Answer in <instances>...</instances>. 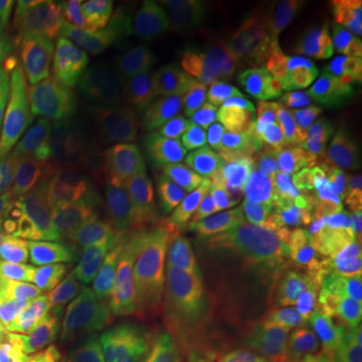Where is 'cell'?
<instances>
[{
	"instance_id": "cell-30",
	"label": "cell",
	"mask_w": 362,
	"mask_h": 362,
	"mask_svg": "<svg viewBox=\"0 0 362 362\" xmlns=\"http://www.w3.org/2000/svg\"><path fill=\"white\" fill-rule=\"evenodd\" d=\"M254 362H302L298 358L296 350L292 349V342H284L278 344L268 352H264L262 356H258Z\"/></svg>"
},
{
	"instance_id": "cell-3",
	"label": "cell",
	"mask_w": 362,
	"mask_h": 362,
	"mask_svg": "<svg viewBox=\"0 0 362 362\" xmlns=\"http://www.w3.org/2000/svg\"><path fill=\"white\" fill-rule=\"evenodd\" d=\"M57 204L66 232L107 244L143 235L153 220V202L143 177L103 153L57 177Z\"/></svg>"
},
{
	"instance_id": "cell-21",
	"label": "cell",
	"mask_w": 362,
	"mask_h": 362,
	"mask_svg": "<svg viewBox=\"0 0 362 362\" xmlns=\"http://www.w3.org/2000/svg\"><path fill=\"white\" fill-rule=\"evenodd\" d=\"M337 39L338 52L352 63H362V0L320 2Z\"/></svg>"
},
{
	"instance_id": "cell-14",
	"label": "cell",
	"mask_w": 362,
	"mask_h": 362,
	"mask_svg": "<svg viewBox=\"0 0 362 362\" xmlns=\"http://www.w3.org/2000/svg\"><path fill=\"white\" fill-rule=\"evenodd\" d=\"M314 123L310 109L290 90H276L242 109L232 121L233 147L252 161L272 149L300 141Z\"/></svg>"
},
{
	"instance_id": "cell-9",
	"label": "cell",
	"mask_w": 362,
	"mask_h": 362,
	"mask_svg": "<svg viewBox=\"0 0 362 362\" xmlns=\"http://www.w3.org/2000/svg\"><path fill=\"white\" fill-rule=\"evenodd\" d=\"M45 123V141L63 171L99 156L101 129L109 107L105 81L85 73L49 77L37 90Z\"/></svg>"
},
{
	"instance_id": "cell-25",
	"label": "cell",
	"mask_w": 362,
	"mask_h": 362,
	"mask_svg": "<svg viewBox=\"0 0 362 362\" xmlns=\"http://www.w3.org/2000/svg\"><path fill=\"white\" fill-rule=\"evenodd\" d=\"M316 266L330 276L356 280L362 274V230H354L332 244L320 254Z\"/></svg>"
},
{
	"instance_id": "cell-33",
	"label": "cell",
	"mask_w": 362,
	"mask_h": 362,
	"mask_svg": "<svg viewBox=\"0 0 362 362\" xmlns=\"http://www.w3.org/2000/svg\"><path fill=\"white\" fill-rule=\"evenodd\" d=\"M95 362H97V361H95Z\"/></svg>"
},
{
	"instance_id": "cell-17",
	"label": "cell",
	"mask_w": 362,
	"mask_h": 362,
	"mask_svg": "<svg viewBox=\"0 0 362 362\" xmlns=\"http://www.w3.org/2000/svg\"><path fill=\"white\" fill-rule=\"evenodd\" d=\"M30 318L28 362H95L119 337L105 320L73 322L61 316Z\"/></svg>"
},
{
	"instance_id": "cell-27",
	"label": "cell",
	"mask_w": 362,
	"mask_h": 362,
	"mask_svg": "<svg viewBox=\"0 0 362 362\" xmlns=\"http://www.w3.org/2000/svg\"><path fill=\"white\" fill-rule=\"evenodd\" d=\"M28 6L25 0H0V42L8 57L18 49Z\"/></svg>"
},
{
	"instance_id": "cell-32",
	"label": "cell",
	"mask_w": 362,
	"mask_h": 362,
	"mask_svg": "<svg viewBox=\"0 0 362 362\" xmlns=\"http://www.w3.org/2000/svg\"><path fill=\"white\" fill-rule=\"evenodd\" d=\"M6 61H8V54H6L4 47H2V42H0V69H4V66H6Z\"/></svg>"
},
{
	"instance_id": "cell-24",
	"label": "cell",
	"mask_w": 362,
	"mask_h": 362,
	"mask_svg": "<svg viewBox=\"0 0 362 362\" xmlns=\"http://www.w3.org/2000/svg\"><path fill=\"white\" fill-rule=\"evenodd\" d=\"M33 318L16 306L0 314V362H28Z\"/></svg>"
},
{
	"instance_id": "cell-22",
	"label": "cell",
	"mask_w": 362,
	"mask_h": 362,
	"mask_svg": "<svg viewBox=\"0 0 362 362\" xmlns=\"http://www.w3.org/2000/svg\"><path fill=\"white\" fill-rule=\"evenodd\" d=\"M21 185V151L6 133H0V264L4 254L6 232L11 226Z\"/></svg>"
},
{
	"instance_id": "cell-13",
	"label": "cell",
	"mask_w": 362,
	"mask_h": 362,
	"mask_svg": "<svg viewBox=\"0 0 362 362\" xmlns=\"http://www.w3.org/2000/svg\"><path fill=\"white\" fill-rule=\"evenodd\" d=\"M244 185L254 207L272 228L286 226L312 194L306 147H300L298 141L288 143L247 161Z\"/></svg>"
},
{
	"instance_id": "cell-1",
	"label": "cell",
	"mask_w": 362,
	"mask_h": 362,
	"mask_svg": "<svg viewBox=\"0 0 362 362\" xmlns=\"http://www.w3.org/2000/svg\"><path fill=\"white\" fill-rule=\"evenodd\" d=\"M57 204V177L42 133L21 149V185L0 264V314L23 304L42 272L66 244Z\"/></svg>"
},
{
	"instance_id": "cell-26",
	"label": "cell",
	"mask_w": 362,
	"mask_h": 362,
	"mask_svg": "<svg viewBox=\"0 0 362 362\" xmlns=\"http://www.w3.org/2000/svg\"><path fill=\"white\" fill-rule=\"evenodd\" d=\"M78 4V0H39L35 2L33 16L28 23V33L25 40V59L37 49L40 39L49 33L61 16H65L69 11H73Z\"/></svg>"
},
{
	"instance_id": "cell-12",
	"label": "cell",
	"mask_w": 362,
	"mask_h": 362,
	"mask_svg": "<svg viewBox=\"0 0 362 362\" xmlns=\"http://www.w3.org/2000/svg\"><path fill=\"white\" fill-rule=\"evenodd\" d=\"M337 39L322 11L310 2H288L264 39V66L274 75L300 81L334 63Z\"/></svg>"
},
{
	"instance_id": "cell-5",
	"label": "cell",
	"mask_w": 362,
	"mask_h": 362,
	"mask_svg": "<svg viewBox=\"0 0 362 362\" xmlns=\"http://www.w3.org/2000/svg\"><path fill=\"white\" fill-rule=\"evenodd\" d=\"M101 294L103 320L117 334L156 337L177 298L163 247L145 233L107 244Z\"/></svg>"
},
{
	"instance_id": "cell-11",
	"label": "cell",
	"mask_w": 362,
	"mask_h": 362,
	"mask_svg": "<svg viewBox=\"0 0 362 362\" xmlns=\"http://www.w3.org/2000/svg\"><path fill=\"white\" fill-rule=\"evenodd\" d=\"M105 244L81 235L57 258L18 306L26 316H61L73 322L103 320L101 266Z\"/></svg>"
},
{
	"instance_id": "cell-23",
	"label": "cell",
	"mask_w": 362,
	"mask_h": 362,
	"mask_svg": "<svg viewBox=\"0 0 362 362\" xmlns=\"http://www.w3.org/2000/svg\"><path fill=\"white\" fill-rule=\"evenodd\" d=\"M97 362H180L153 334H119Z\"/></svg>"
},
{
	"instance_id": "cell-18",
	"label": "cell",
	"mask_w": 362,
	"mask_h": 362,
	"mask_svg": "<svg viewBox=\"0 0 362 362\" xmlns=\"http://www.w3.org/2000/svg\"><path fill=\"white\" fill-rule=\"evenodd\" d=\"M312 192H362V137L352 125L338 127L306 145Z\"/></svg>"
},
{
	"instance_id": "cell-31",
	"label": "cell",
	"mask_w": 362,
	"mask_h": 362,
	"mask_svg": "<svg viewBox=\"0 0 362 362\" xmlns=\"http://www.w3.org/2000/svg\"><path fill=\"white\" fill-rule=\"evenodd\" d=\"M318 362H342L338 356H334L332 352H328V350H324L322 354L318 356Z\"/></svg>"
},
{
	"instance_id": "cell-16",
	"label": "cell",
	"mask_w": 362,
	"mask_h": 362,
	"mask_svg": "<svg viewBox=\"0 0 362 362\" xmlns=\"http://www.w3.org/2000/svg\"><path fill=\"white\" fill-rule=\"evenodd\" d=\"M362 221V192L322 194L290 220L286 250L294 262L320 256Z\"/></svg>"
},
{
	"instance_id": "cell-19",
	"label": "cell",
	"mask_w": 362,
	"mask_h": 362,
	"mask_svg": "<svg viewBox=\"0 0 362 362\" xmlns=\"http://www.w3.org/2000/svg\"><path fill=\"white\" fill-rule=\"evenodd\" d=\"M173 59L192 63L216 51L226 30L223 0H180L163 8Z\"/></svg>"
},
{
	"instance_id": "cell-4",
	"label": "cell",
	"mask_w": 362,
	"mask_h": 362,
	"mask_svg": "<svg viewBox=\"0 0 362 362\" xmlns=\"http://www.w3.org/2000/svg\"><path fill=\"white\" fill-rule=\"evenodd\" d=\"M189 258L197 286L266 284L274 278L280 242L262 216L238 211H192L185 220Z\"/></svg>"
},
{
	"instance_id": "cell-28",
	"label": "cell",
	"mask_w": 362,
	"mask_h": 362,
	"mask_svg": "<svg viewBox=\"0 0 362 362\" xmlns=\"http://www.w3.org/2000/svg\"><path fill=\"white\" fill-rule=\"evenodd\" d=\"M26 90L28 89L21 78L0 69V133L25 103Z\"/></svg>"
},
{
	"instance_id": "cell-29",
	"label": "cell",
	"mask_w": 362,
	"mask_h": 362,
	"mask_svg": "<svg viewBox=\"0 0 362 362\" xmlns=\"http://www.w3.org/2000/svg\"><path fill=\"white\" fill-rule=\"evenodd\" d=\"M326 346L342 362H362V326L330 330Z\"/></svg>"
},
{
	"instance_id": "cell-6",
	"label": "cell",
	"mask_w": 362,
	"mask_h": 362,
	"mask_svg": "<svg viewBox=\"0 0 362 362\" xmlns=\"http://www.w3.org/2000/svg\"><path fill=\"white\" fill-rule=\"evenodd\" d=\"M127 45L123 6L78 0L25 59L30 63L26 89L39 90L47 78L63 73H85L103 81L119 71Z\"/></svg>"
},
{
	"instance_id": "cell-20",
	"label": "cell",
	"mask_w": 362,
	"mask_h": 362,
	"mask_svg": "<svg viewBox=\"0 0 362 362\" xmlns=\"http://www.w3.org/2000/svg\"><path fill=\"white\" fill-rule=\"evenodd\" d=\"M163 6L165 2L161 0H139L127 4L123 8L125 13V30L131 42L137 45L143 51L173 59L171 51V40H169L168 28L163 23Z\"/></svg>"
},
{
	"instance_id": "cell-2",
	"label": "cell",
	"mask_w": 362,
	"mask_h": 362,
	"mask_svg": "<svg viewBox=\"0 0 362 362\" xmlns=\"http://www.w3.org/2000/svg\"><path fill=\"white\" fill-rule=\"evenodd\" d=\"M264 69V39L256 23L238 16L206 59L181 63L143 51L129 40L119 71L151 87L161 99L181 109H199L221 90L254 71Z\"/></svg>"
},
{
	"instance_id": "cell-15",
	"label": "cell",
	"mask_w": 362,
	"mask_h": 362,
	"mask_svg": "<svg viewBox=\"0 0 362 362\" xmlns=\"http://www.w3.org/2000/svg\"><path fill=\"white\" fill-rule=\"evenodd\" d=\"M290 296L302 322L312 330H337L362 322V286L318 266H300L290 276Z\"/></svg>"
},
{
	"instance_id": "cell-8",
	"label": "cell",
	"mask_w": 362,
	"mask_h": 362,
	"mask_svg": "<svg viewBox=\"0 0 362 362\" xmlns=\"http://www.w3.org/2000/svg\"><path fill=\"white\" fill-rule=\"evenodd\" d=\"M173 105L143 85L139 78L119 75L113 83L105 117L107 157L133 175L145 177L157 168L175 137Z\"/></svg>"
},
{
	"instance_id": "cell-7",
	"label": "cell",
	"mask_w": 362,
	"mask_h": 362,
	"mask_svg": "<svg viewBox=\"0 0 362 362\" xmlns=\"http://www.w3.org/2000/svg\"><path fill=\"white\" fill-rule=\"evenodd\" d=\"M156 169L161 187L197 211H232L244 194L246 163L214 129L194 127L173 137Z\"/></svg>"
},
{
	"instance_id": "cell-10",
	"label": "cell",
	"mask_w": 362,
	"mask_h": 362,
	"mask_svg": "<svg viewBox=\"0 0 362 362\" xmlns=\"http://www.w3.org/2000/svg\"><path fill=\"white\" fill-rule=\"evenodd\" d=\"M214 362H254L278 344L292 342L288 314L276 292L235 286L207 302Z\"/></svg>"
}]
</instances>
